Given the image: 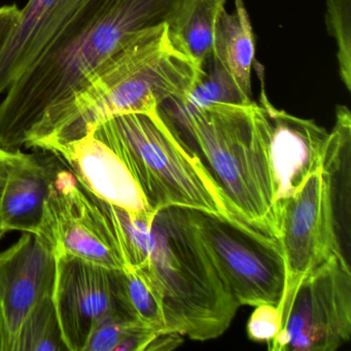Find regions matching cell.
<instances>
[{
    "label": "cell",
    "instance_id": "2",
    "mask_svg": "<svg viewBox=\"0 0 351 351\" xmlns=\"http://www.w3.org/2000/svg\"><path fill=\"white\" fill-rule=\"evenodd\" d=\"M204 75L200 65L172 46L167 24L143 30L47 116L25 147L53 152L114 117L149 114L169 100L184 101Z\"/></svg>",
    "mask_w": 351,
    "mask_h": 351
},
{
    "label": "cell",
    "instance_id": "10",
    "mask_svg": "<svg viewBox=\"0 0 351 351\" xmlns=\"http://www.w3.org/2000/svg\"><path fill=\"white\" fill-rule=\"evenodd\" d=\"M56 258L53 298L63 340L69 351H84L98 322L123 312L114 297L112 270L69 254Z\"/></svg>",
    "mask_w": 351,
    "mask_h": 351
},
{
    "label": "cell",
    "instance_id": "7",
    "mask_svg": "<svg viewBox=\"0 0 351 351\" xmlns=\"http://www.w3.org/2000/svg\"><path fill=\"white\" fill-rule=\"evenodd\" d=\"M197 233L219 278L240 306H278L285 267L279 242L237 217L190 209Z\"/></svg>",
    "mask_w": 351,
    "mask_h": 351
},
{
    "label": "cell",
    "instance_id": "25",
    "mask_svg": "<svg viewBox=\"0 0 351 351\" xmlns=\"http://www.w3.org/2000/svg\"><path fill=\"white\" fill-rule=\"evenodd\" d=\"M11 154V152L5 151V149L0 147V200H1L3 189H5V182H7L8 169H9V161ZM1 231H5V230L3 229L1 221H0V232Z\"/></svg>",
    "mask_w": 351,
    "mask_h": 351
},
{
    "label": "cell",
    "instance_id": "19",
    "mask_svg": "<svg viewBox=\"0 0 351 351\" xmlns=\"http://www.w3.org/2000/svg\"><path fill=\"white\" fill-rule=\"evenodd\" d=\"M157 332L116 312L98 322L84 351H147Z\"/></svg>",
    "mask_w": 351,
    "mask_h": 351
},
{
    "label": "cell",
    "instance_id": "9",
    "mask_svg": "<svg viewBox=\"0 0 351 351\" xmlns=\"http://www.w3.org/2000/svg\"><path fill=\"white\" fill-rule=\"evenodd\" d=\"M36 235L56 256H77L110 270L125 268L104 210L64 163L55 176Z\"/></svg>",
    "mask_w": 351,
    "mask_h": 351
},
{
    "label": "cell",
    "instance_id": "18",
    "mask_svg": "<svg viewBox=\"0 0 351 351\" xmlns=\"http://www.w3.org/2000/svg\"><path fill=\"white\" fill-rule=\"evenodd\" d=\"M112 285L119 307L125 314L156 332H168L159 291L145 271L112 270Z\"/></svg>",
    "mask_w": 351,
    "mask_h": 351
},
{
    "label": "cell",
    "instance_id": "22",
    "mask_svg": "<svg viewBox=\"0 0 351 351\" xmlns=\"http://www.w3.org/2000/svg\"><path fill=\"white\" fill-rule=\"evenodd\" d=\"M326 24L336 43L341 81L351 90V0H326Z\"/></svg>",
    "mask_w": 351,
    "mask_h": 351
},
{
    "label": "cell",
    "instance_id": "26",
    "mask_svg": "<svg viewBox=\"0 0 351 351\" xmlns=\"http://www.w3.org/2000/svg\"><path fill=\"white\" fill-rule=\"evenodd\" d=\"M3 345H5V336H3V322L0 318V351H3Z\"/></svg>",
    "mask_w": 351,
    "mask_h": 351
},
{
    "label": "cell",
    "instance_id": "1",
    "mask_svg": "<svg viewBox=\"0 0 351 351\" xmlns=\"http://www.w3.org/2000/svg\"><path fill=\"white\" fill-rule=\"evenodd\" d=\"M182 0H86L0 102V147L21 151L47 116L73 97L133 36L168 23Z\"/></svg>",
    "mask_w": 351,
    "mask_h": 351
},
{
    "label": "cell",
    "instance_id": "13",
    "mask_svg": "<svg viewBox=\"0 0 351 351\" xmlns=\"http://www.w3.org/2000/svg\"><path fill=\"white\" fill-rule=\"evenodd\" d=\"M50 153L60 158L80 184L97 198L133 213H153L122 160L91 132Z\"/></svg>",
    "mask_w": 351,
    "mask_h": 351
},
{
    "label": "cell",
    "instance_id": "3",
    "mask_svg": "<svg viewBox=\"0 0 351 351\" xmlns=\"http://www.w3.org/2000/svg\"><path fill=\"white\" fill-rule=\"evenodd\" d=\"M160 110L198 156L238 219L277 239L270 128L262 106L252 101L189 108L169 100Z\"/></svg>",
    "mask_w": 351,
    "mask_h": 351
},
{
    "label": "cell",
    "instance_id": "11",
    "mask_svg": "<svg viewBox=\"0 0 351 351\" xmlns=\"http://www.w3.org/2000/svg\"><path fill=\"white\" fill-rule=\"evenodd\" d=\"M57 258L36 234L23 232L11 247L0 252V318L3 351H12L26 316L47 295L54 293Z\"/></svg>",
    "mask_w": 351,
    "mask_h": 351
},
{
    "label": "cell",
    "instance_id": "12",
    "mask_svg": "<svg viewBox=\"0 0 351 351\" xmlns=\"http://www.w3.org/2000/svg\"><path fill=\"white\" fill-rule=\"evenodd\" d=\"M256 71L261 83L258 104L266 114L270 128L269 149L278 206L310 174L324 166L330 132L313 120L299 118L275 108L265 89L264 69L256 64Z\"/></svg>",
    "mask_w": 351,
    "mask_h": 351
},
{
    "label": "cell",
    "instance_id": "6",
    "mask_svg": "<svg viewBox=\"0 0 351 351\" xmlns=\"http://www.w3.org/2000/svg\"><path fill=\"white\" fill-rule=\"evenodd\" d=\"M343 143L344 137L340 132L330 131L324 166L310 174L291 197L277 206V241L285 267V291L278 305L281 328L304 279L332 254L342 252L337 234V195L332 171Z\"/></svg>",
    "mask_w": 351,
    "mask_h": 351
},
{
    "label": "cell",
    "instance_id": "20",
    "mask_svg": "<svg viewBox=\"0 0 351 351\" xmlns=\"http://www.w3.org/2000/svg\"><path fill=\"white\" fill-rule=\"evenodd\" d=\"M12 351H69L53 295L40 300L26 316Z\"/></svg>",
    "mask_w": 351,
    "mask_h": 351
},
{
    "label": "cell",
    "instance_id": "14",
    "mask_svg": "<svg viewBox=\"0 0 351 351\" xmlns=\"http://www.w3.org/2000/svg\"><path fill=\"white\" fill-rule=\"evenodd\" d=\"M86 0H28L0 54V95L36 63Z\"/></svg>",
    "mask_w": 351,
    "mask_h": 351
},
{
    "label": "cell",
    "instance_id": "21",
    "mask_svg": "<svg viewBox=\"0 0 351 351\" xmlns=\"http://www.w3.org/2000/svg\"><path fill=\"white\" fill-rule=\"evenodd\" d=\"M205 75L184 101V108H199L215 104H247L227 73L210 58L203 67ZM176 101V100H173Z\"/></svg>",
    "mask_w": 351,
    "mask_h": 351
},
{
    "label": "cell",
    "instance_id": "15",
    "mask_svg": "<svg viewBox=\"0 0 351 351\" xmlns=\"http://www.w3.org/2000/svg\"><path fill=\"white\" fill-rule=\"evenodd\" d=\"M47 153L26 154L21 149L11 154L0 200V221L5 231H40L45 202L63 165L60 158Z\"/></svg>",
    "mask_w": 351,
    "mask_h": 351
},
{
    "label": "cell",
    "instance_id": "24",
    "mask_svg": "<svg viewBox=\"0 0 351 351\" xmlns=\"http://www.w3.org/2000/svg\"><path fill=\"white\" fill-rule=\"evenodd\" d=\"M20 13L21 9L15 3L0 8V54L16 27Z\"/></svg>",
    "mask_w": 351,
    "mask_h": 351
},
{
    "label": "cell",
    "instance_id": "4",
    "mask_svg": "<svg viewBox=\"0 0 351 351\" xmlns=\"http://www.w3.org/2000/svg\"><path fill=\"white\" fill-rule=\"evenodd\" d=\"M137 268L159 291L168 332L207 341L229 328L239 305L219 278L190 208L166 207L154 213Z\"/></svg>",
    "mask_w": 351,
    "mask_h": 351
},
{
    "label": "cell",
    "instance_id": "8",
    "mask_svg": "<svg viewBox=\"0 0 351 351\" xmlns=\"http://www.w3.org/2000/svg\"><path fill=\"white\" fill-rule=\"evenodd\" d=\"M351 336V271L343 252L310 273L295 291L272 351H335Z\"/></svg>",
    "mask_w": 351,
    "mask_h": 351
},
{
    "label": "cell",
    "instance_id": "17",
    "mask_svg": "<svg viewBox=\"0 0 351 351\" xmlns=\"http://www.w3.org/2000/svg\"><path fill=\"white\" fill-rule=\"evenodd\" d=\"M226 0H182L167 24L172 46L201 67L210 60Z\"/></svg>",
    "mask_w": 351,
    "mask_h": 351
},
{
    "label": "cell",
    "instance_id": "16",
    "mask_svg": "<svg viewBox=\"0 0 351 351\" xmlns=\"http://www.w3.org/2000/svg\"><path fill=\"white\" fill-rule=\"evenodd\" d=\"M254 30L243 0H234V11L223 12L217 22L211 59L229 75L244 101L252 98L254 67Z\"/></svg>",
    "mask_w": 351,
    "mask_h": 351
},
{
    "label": "cell",
    "instance_id": "5",
    "mask_svg": "<svg viewBox=\"0 0 351 351\" xmlns=\"http://www.w3.org/2000/svg\"><path fill=\"white\" fill-rule=\"evenodd\" d=\"M90 132L122 160L153 213L184 207L237 217L208 170L160 108L149 114L114 117Z\"/></svg>",
    "mask_w": 351,
    "mask_h": 351
},
{
    "label": "cell",
    "instance_id": "23",
    "mask_svg": "<svg viewBox=\"0 0 351 351\" xmlns=\"http://www.w3.org/2000/svg\"><path fill=\"white\" fill-rule=\"evenodd\" d=\"M254 308L246 328L248 338L254 342H271L281 328L278 306L262 304Z\"/></svg>",
    "mask_w": 351,
    "mask_h": 351
}]
</instances>
